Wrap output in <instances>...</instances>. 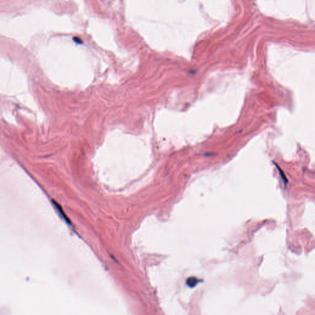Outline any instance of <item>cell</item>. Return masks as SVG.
<instances>
[{
	"label": "cell",
	"mask_w": 315,
	"mask_h": 315,
	"mask_svg": "<svg viewBox=\"0 0 315 315\" xmlns=\"http://www.w3.org/2000/svg\"><path fill=\"white\" fill-rule=\"evenodd\" d=\"M53 203H54V204L55 205L56 208H57L58 211L60 212V213H61V214H62V216H63V217L64 218V219L65 220V221H66L67 222H68L69 224H70V220L68 219V218L67 217V216H65V214L63 212V211L62 210V209H61V208H60V205H58L57 204V203H55V201H53Z\"/></svg>",
	"instance_id": "3"
},
{
	"label": "cell",
	"mask_w": 315,
	"mask_h": 315,
	"mask_svg": "<svg viewBox=\"0 0 315 315\" xmlns=\"http://www.w3.org/2000/svg\"><path fill=\"white\" fill-rule=\"evenodd\" d=\"M199 283V280L195 277H190L187 281V285L190 287H193L196 286Z\"/></svg>",
	"instance_id": "2"
},
{
	"label": "cell",
	"mask_w": 315,
	"mask_h": 315,
	"mask_svg": "<svg viewBox=\"0 0 315 315\" xmlns=\"http://www.w3.org/2000/svg\"><path fill=\"white\" fill-rule=\"evenodd\" d=\"M273 164H274L275 167L277 168V169H278V172H279V176H280V177H281V179H282V180L283 181V182H284V185H286L287 184V183H288V180H287V177H286V175L284 174V172L283 171V170L279 168V166L278 165V164H276V163H274V162H273Z\"/></svg>",
	"instance_id": "1"
}]
</instances>
